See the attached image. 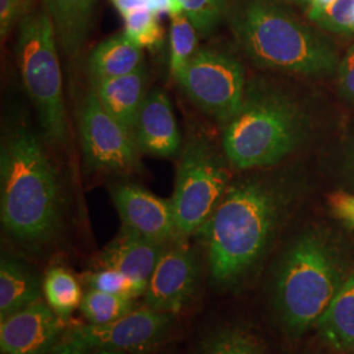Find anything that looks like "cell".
<instances>
[{"label": "cell", "instance_id": "34", "mask_svg": "<svg viewBox=\"0 0 354 354\" xmlns=\"http://www.w3.org/2000/svg\"><path fill=\"white\" fill-rule=\"evenodd\" d=\"M291 1H297V3H306V4H308V0H291Z\"/></svg>", "mask_w": 354, "mask_h": 354}, {"label": "cell", "instance_id": "25", "mask_svg": "<svg viewBox=\"0 0 354 354\" xmlns=\"http://www.w3.org/2000/svg\"><path fill=\"white\" fill-rule=\"evenodd\" d=\"M159 15L142 7L124 16L125 33L142 49L156 50L163 42V29L158 20Z\"/></svg>", "mask_w": 354, "mask_h": 354}, {"label": "cell", "instance_id": "30", "mask_svg": "<svg viewBox=\"0 0 354 354\" xmlns=\"http://www.w3.org/2000/svg\"><path fill=\"white\" fill-rule=\"evenodd\" d=\"M332 214L348 227L354 228V194L346 192H335L328 197Z\"/></svg>", "mask_w": 354, "mask_h": 354}, {"label": "cell", "instance_id": "28", "mask_svg": "<svg viewBox=\"0 0 354 354\" xmlns=\"http://www.w3.org/2000/svg\"><path fill=\"white\" fill-rule=\"evenodd\" d=\"M308 16L332 32L354 33V0H335L324 10L310 11Z\"/></svg>", "mask_w": 354, "mask_h": 354}, {"label": "cell", "instance_id": "23", "mask_svg": "<svg viewBox=\"0 0 354 354\" xmlns=\"http://www.w3.org/2000/svg\"><path fill=\"white\" fill-rule=\"evenodd\" d=\"M198 354H264V349L251 330L231 326L218 329L205 339Z\"/></svg>", "mask_w": 354, "mask_h": 354}, {"label": "cell", "instance_id": "26", "mask_svg": "<svg viewBox=\"0 0 354 354\" xmlns=\"http://www.w3.org/2000/svg\"><path fill=\"white\" fill-rule=\"evenodd\" d=\"M86 283L89 289L111 292L115 295H122L127 298H140L145 297L149 283L140 282L131 279L125 273L108 269V268H97L95 272H91L86 276Z\"/></svg>", "mask_w": 354, "mask_h": 354}, {"label": "cell", "instance_id": "7", "mask_svg": "<svg viewBox=\"0 0 354 354\" xmlns=\"http://www.w3.org/2000/svg\"><path fill=\"white\" fill-rule=\"evenodd\" d=\"M230 187L222 158L203 138H192L177 165L171 198L178 239L198 234Z\"/></svg>", "mask_w": 354, "mask_h": 354}, {"label": "cell", "instance_id": "9", "mask_svg": "<svg viewBox=\"0 0 354 354\" xmlns=\"http://www.w3.org/2000/svg\"><path fill=\"white\" fill-rule=\"evenodd\" d=\"M174 323V314L160 313L143 304L112 323L68 328L58 346L109 349L125 354L147 353L165 342Z\"/></svg>", "mask_w": 354, "mask_h": 354}, {"label": "cell", "instance_id": "31", "mask_svg": "<svg viewBox=\"0 0 354 354\" xmlns=\"http://www.w3.org/2000/svg\"><path fill=\"white\" fill-rule=\"evenodd\" d=\"M337 84L340 93L348 102H354V46L345 54L337 67Z\"/></svg>", "mask_w": 354, "mask_h": 354}, {"label": "cell", "instance_id": "3", "mask_svg": "<svg viewBox=\"0 0 354 354\" xmlns=\"http://www.w3.org/2000/svg\"><path fill=\"white\" fill-rule=\"evenodd\" d=\"M348 272L339 244L327 232L308 230L291 243L272 283V306L286 336L301 337L317 326Z\"/></svg>", "mask_w": 354, "mask_h": 354}, {"label": "cell", "instance_id": "29", "mask_svg": "<svg viewBox=\"0 0 354 354\" xmlns=\"http://www.w3.org/2000/svg\"><path fill=\"white\" fill-rule=\"evenodd\" d=\"M35 0H0V33L6 38L17 21L29 15Z\"/></svg>", "mask_w": 354, "mask_h": 354}, {"label": "cell", "instance_id": "15", "mask_svg": "<svg viewBox=\"0 0 354 354\" xmlns=\"http://www.w3.org/2000/svg\"><path fill=\"white\" fill-rule=\"evenodd\" d=\"M167 244L146 239L138 234L121 227L120 234L96 259L99 268L115 269L131 279L149 283Z\"/></svg>", "mask_w": 354, "mask_h": 354}, {"label": "cell", "instance_id": "17", "mask_svg": "<svg viewBox=\"0 0 354 354\" xmlns=\"http://www.w3.org/2000/svg\"><path fill=\"white\" fill-rule=\"evenodd\" d=\"M42 279L24 261L3 256L0 261V320L42 301Z\"/></svg>", "mask_w": 354, "mask_h": 354}, {"label": "cell", "instance_id": "33", "mask_svg": "<svg viewBox=\"0 0 354 354\" xmlns=\"http://www.w3.org/2000/svg\"><path fill=\"white\" fill-rule=\"evenodd\" d=\"M335 0H308V12L310 11H320L327 8Z\"/></svg>", "mask_w": 354, "mask_h": 354}, {"label": "cell", "instance_id": "32", "mask_svg": "<svg viewBox=\"0 0 354 354\" xmlns=\"http://www.w3.org/2000/svg\"><path fill=\"white\" fill-rule=\"evenodd\" d=\"M53 354H125L114 352L109 349H82V348H68V346H58Z\"/></svg>", "mask_w": 354, "mask_h": 354}, {"label": "cell", "instance_id": "27", "mask_svg": "<svg viewBox=\"0 0 354 354\" xmlns=\"http://www.w3.org/2000/svg\"><path fill=\"white\" fill-rule=\"evenodd\" d=\"M180 3L201 36L214 32L228 12V0H180Z\"/></svg>", "mask_w": 354, "mask_h": 354}, {"label": "cell", "instance_id": "21", "mask_svg": "<svg viewBox=\"0 0 354 354\" xmlns=\"http://www.w3.org/2000/svg\"><path fill=\"white\" fill-rule=\"evenodd\" d=\"M45 302L51 310L67 322L80 307L83 291L75 276L64 266H51L42 279Z\"/></svg>", "mask_w": 354, "mask_h": 354}, {"label": "cell", "instance_id": "11", "mask_svg": "<svg viewBox=\"0 0 354 354\" xmlns=\"http://www.w3.org/2000/svg\"><path fill=\"white\" fill-rule=\"evenodd\" d=\"M200 282L201 266L197 253L187 239L171 241L155 266L143 304L176 315L193 304Z\"/></svg>", "mask_w": 354, "mask_h": 354}, {"label": "cell", "instance_id": "8", "mask_svg": "<svg viewBox=\"0 0 354 354\" xmlns=\"http://www.w3.org/2000/svg\"><path fill=\"white\" fill-rule=\"evenodd\" d=\"M175 79L203 112L223 124L238 113L243 105L247 89L244 68L226 51H196Z\"/></svg>", "mask_w": 354, "mask_h": 354}, {"label": "cell", "instance_id": "19", "mask_svg": "<svg viewBox=\"0 0 354 354\" xmlns=\"http://www.w3.org/2000/svg\"><path fill=\"white\" fill-rule=\"evenodd\" d=\"M143 67V51L127 33L108 38L99 44L88 58L92 83L131 74Z\"/></svg>", "mask_w": 354, "mask_h": 354}, {"label": "cell", "instance_id": "12", "mask_svg": "<svg viewBox=\"0 0 354 354\" xmlns=\"http://www.w3.org/2000/svg\"><path fill=\"white\" fill-rule=\"evenodd\" d=\"M45 301L0 320L1 354H53L64 340L66 327Z\"/></svg>", "mask_w": 354, "mask_h": 354}, {"label": "cell", "instance_id": "22", "mask_svg": "<svg viewBox=\"0 0 354 354\" xmlns=\"http://www.w3.org/2000/svg\"><path fill=\"white\" fill-rule=\"evenodd\" d=\"M137 307L138 304L134 298L89 289L84 292L79 308L87 320V324L97 326L118 320Z\"/></svg>", "mask_w": 354, "mask_h": 354}, {"label": "cell", "instance_id": "35", "mask_svg": "<svg viewBox=\"0 0 354 354\" xmlns=\"http://www.w3.org/2000/svg\"><path fill=\"white\" fill-rule=\"evenodd\" d=\"M351 165H352V169H353V175H354V153H353V159H352V162H351Z\"/></svg>", "mask_w": 354, "mask_h": 354}, {"label": "cell", "instance_id": "13", "mask_svg": "<svg viewBox=\"0 0 354 354\" xmlns=\"http://www.w3.org/2000/svg\"><path fill=\"white\" fill-rule=\"evenodd\" d=\"M112 200L122 227L156 243L168 244L178 239L171 200L133 184L117 185L112 190Z\"/></svg>", "mask_w": 354, "mask_h": 354}, {"label": "cell", "instance_id": "5", "mask_svg": "<svg viewBox=\"0 0 354 354\" xmlns=\"http://www.w3.org/2000/svg\"><path fill=\"white\" fill-rule=\"evenodd\" d=\"M307 131L306 114L286 92L252 82L239 112L225 124L222 143L231 165L251 169L279 163L301 146Z\"/></svg>", "mask_w": 354, "mask_h": 354}, {"label": "cell", "instance_id": "18", "mask_svg": "<svg viewBox=\"0 0 354 354\" xmlns=\"http://www.w3.org/2000/svg\"><path fill=\"white\" fill-rule=\"evenodd\" d=\"M95 0H45L57 41L67 57L74 58L87 39Z\"/></svg>", "mask_w": 354, "mask_h": 354}, {"label": "cell", "instance_id": "6", "mask_svg": "<svg viewBox=\"0 0 354 354\" xmlns=\"http://www.w3.org/2000/svg\"><path fill=\"white\" fill-rule=\"evenodd\" d=\"M57 35L48 12L29 13L20 21L16 58L29 99L37 111L45 140H66V109Z\"/></svg>", "mask_w": 354, "mask_h": 354}, {"label": "cell", "instance_id": "16", "mask_svg": "<svg viewBox=\"0 0 354 354\" xmlns=\"http://www.w3.org/2000/svg\"><path fill=\"white\" fill-rule=\"evenodd\" d=\"M146 80V70L140 67L127 75L92 83V89L96 92L106 112L133 134L140 106L147 95Z\"/></svg>", "mask_w": 354, "mask_h": 354}, {"label": "cell", "instance_id": "10", "mask_svg": "<svg viewBox=\"0 0 354 354\" xmlns=\"http://www.w3.org/2000/svg\"><path fill=\"white\" fill-rule=\"evenodd\" d=\"M80 138L89 171L131 172L138 167L134 134L106 112L93 89L82 106Z\"/></svg>", "mask_w": 354, "mask_h": 354}, {"label": "cell", "instance_id": "4", "mask_svg": "<svg viewBox=\"0 0 354 354\" xmlns=\"http://www.w3.org/2000/svg\"><path fill=\"white\" fill-rule=\"evenodd\" d=\"M230 26L256 66L301 75H326L339 67L328 39L273 0H243L231 11Z\"/></svg>", "mask_w": 354, "mask_h": 354}, {"label": "cell", "instance_id": "14", "mask_svg": "<svg viewBox=\"0 0 354 354\" xmlns=\"http://www.w3.org/2000/svg\"><path fill=\"white\" fill-rule=\"evenodd\" d=\"M134 138L140 151L158 158L176 155L181 145L176 117L167 93L149 92L140 106L134 127Z\"/></svg>", "mask_w": 354, "mask_h": 354}, {"label": "cell", "instance_id": "1", "mask_svg": "<svg viewBox=\"0 0 354 354\" xmlns=\"http://www.w3.org/2000/svg\"><path fill=\"white\" fill-rule=\"evenodd\" d=\"M292 193L276 181L250 177L228 187L198 232L215 288L234 290L260 264L288 209Z\"/></svg>", "mask_w": 354, "mask_h": 354}, {"label": "cell", "instance_id": "24", "mask_svg": "<svg viewBox=\"0 0 354 354\" xmlns=\"http://www.w3.org/2000/svg\"><path fill=\"white\" fill-rule=\"evenodd\" d=\"M169 17V70L175 77L196 54L198 32L185 12L175 13Z\"/></svg>", "mask_w": 354, "mask_h": 354}, {"label": "cell", "instance_id": "2", "mask_svg": "<svg viewBox=\"0 0 354 354\" xmlns=\"http://www.w3.org/2000/svg\"><path fill=\"white\" fill-rule=\"evenodd\" d=\"M64 193L37 137L17 129L0 153V218L4 231L26 251L44 252L64 230Z\"/></svg>", "mask_w": 354, "mask_h": 354}, {"label": "cell", "instance_id": "20", "mask_svg": "<svg viewBox=\"0 0 354 354\" xmlns=\"http://www.w3.org/2000/svg\"><path fill=\"white\" fill-rule=\"evenodd\" d=\"M317 327L330 348L354 352V264Z\"/></svg>", "mask_w": 354, "mask_h": 354}]
</instances>
